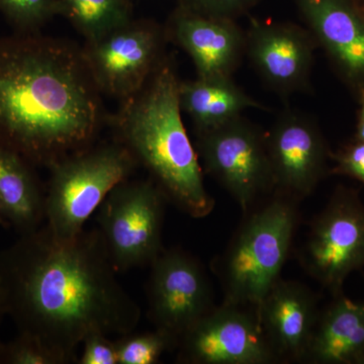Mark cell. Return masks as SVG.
Returning <instances> with one entry per match:
<instances>
[{
    "mask_svg": "<svg viewBox=\"0 0 364 364\" xmlns=\"http://www.w3.org/2000/svg\"><path fill=\"white\" fill-rule=\"evenodd\" d=\"M166 30L154 21L129 20L81 47L98 90L121 102L142 90L163 62Z\"/></svg>",
    "mask_w": 364,
    "mask_h": 364,
    "instance_id": "52a82bcc",
    "label": "cell"
},
{
    "mask_svg": "<svg viewBox=\"0 0 364 364\" xmlns=\"http://www.w3.org/2000/svg\"><path fill=\"white\" fill-rule=\"evenodd\" d=\"M138 165L117 139L93 144L55 163L45 198L46 226L53 236L59 241L77 237L112 189L128 179Z\"/></svg>",
    "mask_w": 364,
    "mask_h": 364,
    "instance_id": "5b68a950",
    "label": "cell"
},
{
    "mask_svg": "<svg viewBox=\"0 0 364 364\" xmlns=\"http://www.w3.org/2000/svg\"><path fill=\"white\" fill-rule=\"evenodd\" d=\"M335 173L353 177L364 183V143L354 140L331 154Z\"/></svg>",
    "mask_w": 364,
    "mask_h": 364,
    "instance_id": "484cf974",
    "label": "cell"
},
{
    "mask_svg": "<svg viewBox=\"0 0 364 364\" xmlns=\"http://www.w3.org/2000/svg\"><path fill=\"white\" fill-rule=\"evenodd\" d=\"M178 360L191 364H267L277 360L257 310L222 304L188 330L177 344Z\"/></svg>",
    "mask_w": 364,
    "mask_h": 364,
    "instance_id": "8fae6325",
    "label": "cell"
},
{
    "mask_svg": "<svg viewBox=\"0 0 364 364\" xmlns=\"http://www.w3.org/2000/svg\"><path fill=\"white\" fill-rule=\"evenodd\" d=\"M105 119L81 47L41 33L0 39V148L50 169L93 145Z\"/></svg>",
    "mask_w": 364,
    "mask_h": 364,
    "instance_id": "7a4b0ae2",
    "label": "cell"
},
{
    "mask_svg": "<svg viewBox=\"0 0 364 364\" xmlns=\"http://www.w3.org/2000/svg\"><path fill=\"white\" fill-rule=\"evenodd\" d=\"M117 364H155L164 352L177 347L176 340L161 330L129 333L116 340Z\"/></svg>",
    "mask_w": 364,
    "mask_h": 364,
    "instance_id": "44dd1931",
    "label": "cell"
},
{
    "mask_svg": "<svg viewBox=\"0 0 364 364\" xmlns=\"http://www.w3.org/2000/svg\"><path fill=\"white\" fill-rule=\"evenodd\" d=\"M265 336L279 359H301L320 311L316 294L293 280L280 279L257 309Z\"/></svg>",
    "mask_w": 364,
    "mask_h": 364,
    "instance_id": "2e32d148",
    "label": "cell"
},
{
    "mask_svg": "<svg viewBox=\"0 0 364 364\" xmlns=\"http://www.w3.org/2000/svg\"><path fill=\"white\" fill-rule=\"evenodd\" d=\"M0 226L6 228V229H9V228H11V223H9V219H7L6 213H4L1 205H0Z\"/></svg>",
    "mask_w": 364,
    "mask_h": 364,
    "instance_id": "83f0119b",
    "label": "cell"
},
{
    "mask_svg": "<svg viewBox=\"0 0 364 364\" xmlns=\"http://www.w3.org/2000/svg\"><path fill=\"white\" fill-rule=\"evenodd\" d=\"M59 9V0H0V11L18 33H40Z\"/></svg>",
    "mask_w": 364,
    "mask_h": 364,
    "instance_id": "7402d4cb",
    "label": "cell"
},
{
    "mask_svg": "<svg viewBox=\"0 0 364 364\" xmlns=\"http://www.w3.org/2000/svg\"><path fill=\"white\" fill-rule=\"evenodd\" d=\"M303 264L334 296L352 272L364 267V205L355 191L340 186L315 218L304 246Z\"/></svg>",
    "mask_w": 364,
    "mask_h": 364,
    "instance_id": "9c48e42d",
    "label": "cell"
},
{
    "mask_svg": "<svg viewBox=\"0 0 364 364\" xmlns=\"http://www.w3.org/2000/svg\"><path fill=\"white\" fill-rule=\"evenodd\" d=\"M298 218L294 198L282 193L248 215L217 263L223 304L257 310L280 279Z\"/></svg>",
    "mask_w": 364,
    "mask_h": 364,
    "instance_id": "277c9868",
    "label": "cell"
},
{
    "mask_svg": "<svg viewBox=\"0 0 364 364\" xmlns=\"http://www.w3.org/2000/svg\"><path fill=\"white\" fill-rule=\"evenodd\" d=\"M150 267V320L155 329L167 333L178 344L181 337L215 308L212 284L200 260L181 249H163Z\"/></svg>",
    "mask_w": 364,
    "mask_h": 364,
    "instance_id": "30bf717a",
    "label": "cell"
},
{
    "mask_svg": "<svg viewBox=\"0 0 364 364\" xmlns=\"http://www.w3.org/2000/svg\"><path fill=\"white\" fill-rule=\"evenodd\" d=\"M359 102L358 124H356L355 141L364 143V90L356 95Z\"/></svg>",
    "mask_w": 364,
    "mask_h": 364,
    "instance_id": "4316f807",
    "label": "cell"
},
{
    "mask_svg": "<svg viewBox=\"0 0 364 364\" xmlns=\"http://www.w3.org/2000/svg\"><path fill=\"white\" fill-rule=\"evenodd\" d=\"M261 0H179V6L188 11L238 21L241 16L250 13Z\"/></svg>",
    "mask_w": 364,
    "mask_h": 364,
    "instance_id": "cb8c5ba5",
    "label": "cell"
},
{
    "mask_svg": "<svg viewBox=\"0 0 364 364\" xmlns=\"http://www.w3.org/2000/svg\"><path fill=\"white\" fill-rule=\"evenodd\" d=\"M304 360L361 364L364 360V301L335 296L318 315Z\"/></svg>",
    "mask_w": 364,
    "mask_h": 364,
    "instance_id": "e0dca14e",
    "label": "cell"
},
{
    "mask_svg": "<svg viewBox=\"0 0 364 364\" xmlns=\"http://www.w3.org/2000/svg\"><path fill=\"white\" fill-rule=\"evenodd\" d=\"M179 102L196 133L217 128L242 116L249 109H267L249 97L232 77L202 78L179 81Z\"/></svg>",
    "mask_w": 364,
    "mask_h": 364,
    "instance_id": "ac0fdd59",
    "label": "cell"
},
{
    "mask_svg": "<svg viewBox=\"0 0 364 364\" xmlns=\"http://www.w3.org/2000/svg\"><path fill=\"white\" fill-rule=\"evenodd\" d=\"M359 4H360L361 7H363L364 11V0H358Z\"/></svg>",
    "mask_w": 364,
    "mask_h": 364,
    "instance_id": "f546056e",
    "label": "cell"
},
{
    "mask_svg": "<svg viewBox=\"0 0 364 364\" xmlns=\"http://www.w3.org/2000/svg\"><path fill=\"white\" fill-rule=\"evenodd\" d=\"M117 272L100 229L59 241L45 225L0 253V299L18 333L77 363L90 333L123 336L140 322Z\"/></svg>",
    "mask_w": 364,
    "mask_h": 364,
    "instance_id": "6da1fadb",
    "label": "cell"
},
{
    "mask_svg": "<svg viewBox=\"0 0 364 364\" xmlns=\"http://www.w3.org/2000/svg\"><path fill=\"white\" fill-rule=\"evenodd\" d=\"M196 149L203 168L248 212L274 189L265 132L243 116L196 133Z\"/></svg>",
    "mask_w": 364,
    "mask_h": 364,
    "instance_id": "ba28073f",
    "label": "cell"
},
{
    "mask_svg": "<svg viewBox=\"0 0 364 364\" xmlns=\"http://www.w3.org/2000/svg\"><path fill=\"white\" fill-rule=\"evenodd\" d=\"M79 364H117L116 340L102 332H91L83 339Z\"/></svg>",
    "mask_w": 364,
    "mask_h": 364,
    "instance_id": "d4e9b609",
    "label": "cell"
},
{
    "mask_svg": "<svg viewBox=\"0 0 364 364\" xmlns=\"http://www.w3.org/2000/svg\"><path fill=\"white\" fill-rule=\"evenodd\" d=\"M28 160L0 148V205L20 235L32 233L45 221L46 195Z\"/></svg>",
    "mask_w": 364,
    "mask_h": 364,
    "instance_id": "d6986e66",
    "label": "cell"
},
{
    "mask_svg": "<svg viewBox=\"0 0 364 364\" xmlns=\"http://www.w3.org/2000/svg\"><path fill=\"white\" fill-rule=\"evenodd\" d=\"M166 200L152 179L128 178L100 205L98 229L117 272L150 265L162 252Z\"/></svg>",
    "mask_w": 364,
    "mask_h": 364,
    "instance_id": "8992f818",
    "label": "cell"
},
{
    "mask_svg": "<svg viewBox=\"0 0 364 364\" xmlns=\"http://www.w3.org/2000/svg\"><path fill=\"white\" fill-rule=\"evenodd\" d=\"M4 316H6V313H4V306H2L1 299H0V326H1L2 318H4ZM2 341L0 339V345H1Z\"/></svg>",
    "mask_w": 364,
    "mask_h": 364,
    "instance_id": "f1b7e54d",
    "label": "cell"
},
{
    "mask_svg": "<svg viewBox=\"0 0 364 364\" xmlns=\"http://www.w3.org/2000/svg\"><path fill=\"white\" fill-rule=\"evenodd\" d=\"M0 364H67V361L39 339L18 333L16 338L0 345Z\"/></svg>",
    "mask_w": 364,
    "mask_h": 364,
    "instance_id": "603a6c76",
    "label": "cell"
},
{
    "mask_svg": "<svg viewBox=\"0 0 364 364\" xmlns=\"http://www.w3.org/2000/svg\"><path fill=\"white\" fill-rule=\"evenodd\" d=\"M342 82L364 90V11L358 0H293Z\"/></svg>",
    "mask_w": 364,
    "mask_h": 364,
    "instance_id": "5bb4252c",
    "label": "cell"
},
{
    "mask_svg": "<svg viewBox=\"0 0 364 364\" xmlns=\"http://www.w3.org/2000/svg\"><path fill=\"white\" fill-rule=\"evenodd\" d=\"M65 16L85 40L97 37L131 20L127 0H59Z\"/></svg>",
    "mask_w": 364,
    "mask_h": 364,
    "instance_id": "ffe728a7",
    "label": "cell"
},
{
    "mask_svg": "<svg viewBox=\"0 0 364 364\" xmlns=\"http://www.w3.org/2000/svg\"><path fill=\"white\" fill-rule=\"evenodd\" d=\"M179 79L168 59L112 117L124 144L167 200L196 219L210 215L215 200L205 189L202 165L182 121Z\"/></svg>",
    "mask_w": 364,
    "mask_h": 364,
    "instance_id": "3957f363",
    "label": "cell"
},
{
    "mask_svg": "<svg viewBox=\"0 0 364 364\" xmlns=\"http://www.w3.org/2000/svg\"><path fill=\"white\" fill-rule=\"evenodd\" d=\"M274 189L294 198L311 195L327 173L331 153L313 117L286 109L265 132Z\"/></svg>",
    "mask_w": 364,
    "mask_h": 364,
    "instance_id": "4fadbf2b",
    "label": "cell"
},
{
    "mask_svg": "<svg viewBox=\"0 0 364 364\" xmlns=\"http://www.w3.org/2000/svg\"><path fill=\"white\" fill-rule=\"evenodd\" d=\"M361 364H364V360L363 361V363H361Z\"/></svg>",
    "mask_w": 364,
    "mask_h": 364,
    "instance_id": "4dcf8cb0",
    "label": "cell"
},
{
    "mask_svg": "<svg viewBox=\"0 0 364 364\" xmlns=\"http://www.w3.org/2000/svg\"><path fill=\"white\" fill-rule=\"evenodd\" d=\"M245 35L246 57L269 90L282 98L310 90L318 46L306 26L252 18Z\"/></svg>",
    "mask_w": 364,
    "mask_h": 364,
    "instance_id": "7c38bea8",
    "label": "cell"
},
{
    "mask_svg": "<svg viewBox=\"0 0 364 364\" xmlns=\"http://www.w3.org/2000/svg\"><path fill=\"white\" fill-rule=\"evenodd\" d=\"M168 40L193 60L198 77H233L246 57L245 30L237 21L177 6L166 28Z\"/></svg>",
    "mask_w": 364,
    "mask_h": 364,
    "instance_id": "9a60e30c",
    "label": "cell"
}]
</instances>
